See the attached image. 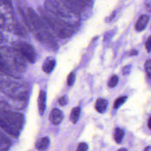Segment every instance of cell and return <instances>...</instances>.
<instances>
[{"label":"cell","mask_w":151,"mask_h":151,"mask_svg":"<svg viewBox=\"0 0 151 151\" xmlns=\"http://www.w3.org/2000/svg\"><path fill=\"white\" fill-rule=\"evenodd\" d=\"M117 151H127V150L124 148H121V149H119Z\"/></svg>","instance_id":"d4e9b609"},{"label":"cell","mask_w":151,"mask_h":151,"mask_svg":"<svg viewBox=\"0 0 151 151\" xmlns=\"http://www.w3.org/2000/svg\"><path fill=\"white\" fill-rule=\"evenodd\" d=\"M11 142L9 139L2 133L1 134V151H6L10 146Z\"/></svg>","instance_id":"30bf717a"},{"label":"cell","mask_w":151,"mask_h":151,"mask_svg":"<svg viewBox=\"0 0 151 151\" xmlns=\"http://www.w3.org/2000/svg\"><path fill=\"white\" fill-rule=\"evenodd\" d=\"M147 126L151 130V116H150L148 119L147 121Z\"/></svg>","instance_id":"7402d4cb"},{"label":"cell","mask_w":151,"mask_h":151,"mask_svg":"<svg viewBox=\"0 0 151 151\" xmlns=\"http://www.w3.org/2000/svg\"><path fill=\"white\" fill-rule=\"evenodd\" d=\"M138 54V51L136 50H132L130 51L129 55H136Z\"/></svg>","instance_id":"44dd1931"},{"label":"cell","mask_w":151,"mask_h":151,"mask_svg":"<svg viewBox=\"0 0 151 151\" xmlns=\"http://www.w3.org/2000/svg\"><path fill=\"white\" fill-rule=\"evenodd\" d=\"M63 119V113L58 109H53L49 115L50 122L54 124H58L61 122Z\"/></svg>","instance_id":"3957f363"},{"label":"cell","mask_w":151,"mask_h":151,"mask_svg":"<svg viewBox=\"0 0 151 151\" xmlns=\"http://www.w3.org/2000/svg\"><path fill=\"white\" fill-rule=\"evenodd\" d=\"M55 65V60L52 57H48L44 61L42 68L44 71L46 73H50L54 69Z\"/></svg>","instance_id":"52a82bcc"},{"label":"cell","mask_w":151,"mask_h":151,"mask_svg":"<svg viewBox=\"0 0 151 151\" xmlns=\"http://www.w3.org/2000/svg\"><path fill=\"white\" fill-rule=\"evenodd\" d=\"M87 149H88V146L87 143L82 142L78 145L76 151H87Z\"/></svg>","instance_id":"ac0fdd59"},{"label":"cell","mask_w":151,"mask_h":151,"mask_svg":"<svg viewBox=\"0 0 151 151\" xmlns=\"http://www.w3.org/2000/svg\"><path fill=\"white\" fill-rule=\"evenodd\" d=\"M124 132L123 130L120 128H116L114 132V139L116 143H120L122 142V139L124 137Z\"/></svg>","instance_id":"7c38bea8"},{"label":"cell","mask_w":151,"mask_h":151,"mask_svg":"<svg viewBox=\"0 0 151 151\" xmlns=\"http://www.w3.org/2000/svg\"><path fill=\"white\" fill-rule=\"evenodd\" d=\"M145 68L147 77L151 79V59L147 60L145 64Z\"/></svg>","instance_id":"9a60e30c"},{"label":"cell","mask_w":151,"mask_h":151,"mask_svg":"<svg viewBox=\"0 0 151 151\" xmlns=\"http://www.w3.org/2000/svg\"><path fill=\"white\" fill-rule=\"evenodd\" d=\"M146 6H147V10L150 11H151V5L150 4H147V5H146Z\"/></svg>","instance_id":"603a6c76"},{"label":"cell","mask_w":151,"mask_h":151,"mask_svg":"<svg viewBox=\"0 0 151 151\" xmlns=\"http://www.w3.org/2000/svg\"><path fill=\"white\" fill-rule=\"evenodd\" d=\"M81 109L79 107H76L73 108L70 114V120L73 123H76L78 120Z\"/></svg>","instance_id":"8fae6325"},{"label":"cell","mask_w":151,"mask_h":151,"mask_svg":"<svg viewBox=\"0 0 151 151\" xmlns=\"http://www.w3.org/2000/svg\"><path fill=\"white\" fill-rule=\"evenodd\" d=\"M127 96H121L118 97L114 101V104H113V109H117L119 108L127 100Z\"/></svg>","instance_id":"4fadbf2b"},{"label":"cell","mask_w":151,"mask_h":151,"mask_svg":"<svg viewBox=\"0 0 151 151\" xmlns=\"http://www.w3.org/2000/svg\"><path fill=\"white\" fill-rule=\"evenodd\" d=\"M75 79H76V75H75L74 73H73V72L70 73L68 74V76H67V84L70 86H72L74 83Z\"/></svg>","instance_id":"2e32d148"},{"label":"cell","mask_w":151,"mask_h":151,"mask_svg":"<svg viewBox=\"0 0 151 151\" xmlns=\"http://www.w3.org/2000/svg\"><path fill=\"white\" fill-rule=\"evenodd\" d=\"M149 19V17L143 14L139 17L135 24V29L137 31H142L146 27Z\"/></svg>","instance_id":"5b68a950"},{"label":"cell","mask_w":151,"mask_h":151,"mask_svg":"<svg viewBox=\"0 0 151 151\" xmlns=\"http://www.w3.org/2000/svg\"><path fill=\"white\" fill-rule=\"evenodd\" d=\"M50 144V139L48 137H44L39 139L36 143H35V147L39 151H45Z\"/></svg>","instance_id":"ba28073f"},{"label":"cell","mask_w":151,"mask_h":151,"mask_svg":"<svg viewBox=\"0 0 151 151\" xmlns=\"http://www.w3.org/2000/svg\"><path fill=\"white\" fill-rule=\"evenodd\" d=\"M118 80H119V78L116 75L112 76L108 81V83H107L108 86L111 88L115 87L118 83Z\"/></svg>","instance_id":"5bb4252c"},{"label":"cell","mask_w":151,"mask_h":151,"mask_svg":"<svg viewBox=\"0 0 151 151\" xmlns=\"http://www.w3.org/2000/svg\"><path fill=\"white\" fill-rule=\"evenodd\" d=\"M0 125H1V128L2 129H4V130L5 132H6L7 133H8L9 134H10L15 137H18L19 133L17 129L9 125L8 124H7L5 121H4L2 119H1V121H0Z\"/></svg>","instance_id":"8992f818"},{"label":"cell","mask_w":151,"mask_h":151,"mask_svg":"<svg viewBox=\"0 0 151 151\" xmlns=\"http://www.w3.org/2000/svg\"><path fill=\"white\" fill-rule=\"evenodd\" d=\"M131 69H132L131 65H127L124 66L122 69V73H123V75L126 76V75L129 74L131 71Z\"/></svg>","instance_id":"ffe728a7"},{"label":"cell","mask_w":151,"mask_h":151,"mask_svg":"<svg viewBox=\"0 0 151 151\" xmlns=\"http://www.w3.org/2000/svg\"><path fill=\"white\" fill-rule=\"evenodd\" d=\"M145 45L147 51L149 52H150L151 51V35H150L147 39V40L146 41Z\"/></svg>","instance_id":"d6986e66"},{"label":"cell","mask_w":151,"mask_h":151,"mask_svg":"<svg viewBox=\"0 0 151 151\" xmlns=\"http://www.w3.org/2000/svg\"><path fill=\"white\" fill-rule=\"evenodd\" d=\"M46 106V93L44 91L41 90L38 97V107L39 113L41 116L44 114Z\"/></svg>","instance_id":"277c9868"},{"label":"cell","mask_w":151,"mask_h":151,"mask_svg":"<svg viewBox=\"0 0 151 151\" xmlns=\"http://www.w3.org/2000/svg\"><path fill=\"white\" fill-rule=\"evenodd\" d=\"M150 28H151V27H150Z\"/></svg>","instance_id":"484cf974"},{"label":"cell","mask_w":151,"mask_h":151,"mask_svg":"<svg viewBox=\"0 0 151 151\" xmlns=\"http://www.w3.org/2000/svg\"><path fill=\"white\" fill-rule=\"evenodd\" d=\"M14 48L26 58L30 63H33L36 60V52L33 47L26 42H18L15 44Z\"/></svg>","instance_id":"7a4b0ae2"},{"label":"cell","mask_w":151,"mask_h":151,"mask_svg":"<svg viewBox=\"0 0 151 151\" xmlns=\"http://www.w3.org/2000/svg\"><path fill=\"white\" fill-rule=\"evenodd\" d=\"M107 107V101L106 99L99 98L98 99L95 104L96 110L100 113H103Z\"/></svg>","instance_id":"9c48e42d"},{"label":"cell","mask_w":151,"mask_h":151,"mask_svg":"<svg viewBox=\"0 0 151 151\" xmlns=\"http://www.w3.org/2000/svg\"><path fill=\"white\" fill-rule=\"evenodd\" d=\"M150 149V146L146 147L145 149V150H144V151H149Z\"/></svg>","instance_id":"cb8c5ba5"},{"label":"cell","mask_w":151,"mask_h":151,"mask_svg":"<svg viewBox=\"0 0 151 151\" xmlns=\"http://www.w3.org/2000/svg\"><path fill=\"white\" fill-rule=\"evenodd\" d=\"M1 119L17 129H21L24 122V116L22 114L5 110L1 111Z\"/></svg>","instance_id":"6da1fadb"},{"label":"cell","mask_w":151,"mask_h":151,"mask_svg":"<svg viewBox=\"0 0 151 151\" xmlns=\"http://www.w3.org/2000/svg\"><path fill=\"white\" fill-rule=\"evenodd\" d=\"M58 102L60 104V105L61 106H64L66 105L67 104V102H68L67 96H65V95L63 96H61L58 100Z\"/></svg>","instance_id":"e0dca14e"}]
</instances>
